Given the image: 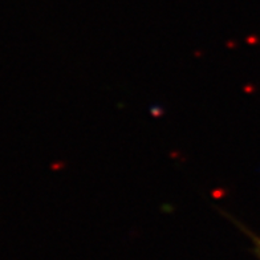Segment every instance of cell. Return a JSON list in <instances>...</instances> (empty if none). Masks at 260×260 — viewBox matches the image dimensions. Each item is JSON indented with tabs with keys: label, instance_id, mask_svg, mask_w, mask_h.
Returning <instances> with one entry per match:
<instances>
[{
	"label": "cell",
	"instance_id": "1",
	"mask_svg": "<svg viewBox=\"0 0 260 260\" xmlns=\"http://www.w3.org/2000/svg\"><path fill=\"white\" fill-rule=\"evenodd\" d=\"M251 238H252V242H253V247H255V251H256V255L259 256L260 259V238L255 236L253 234H251Z\"/></svg>",
	"mask_w": 260,
	"mask_h": 260
}]
</instances>
